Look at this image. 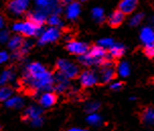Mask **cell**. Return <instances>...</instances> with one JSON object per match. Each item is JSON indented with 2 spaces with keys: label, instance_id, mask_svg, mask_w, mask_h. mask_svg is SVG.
<instances>
[{
  "label": "cell",
  "instance_id": "cell-1",
  "mask_svg": "<svg viewBox=\"0 0 154 131\" xmlns=\"http://www.w3.org/2000/svg\"><path fill=\"white\" fill-rule=\"evenodd\" d=\"M55 81V76L43 64L32 62L26 65L23 83L32 92H50Z\"/></svg>",
  "mask_w": 154,
  "mask_h": 131
},
{
  "label": "cell",
  "instance_id": "cell-2",
  "mask_svg": "<svg viewBox=\"0 0 154 131\" xmlns=\"http://www.w3.org/2000/svg\"><path fill=\"white\" fill-rule=\"evenodd\" d=\"M111 57H106V49L100 47V45L93 46L89 49V51L84 55L78 57V61L83 66H93V65H103L106 60Z\"/></svg>",
  "mask_w": 154,
  "mask_h": 131
},
{
  "label": "cell",
  "instance_id": "cell-3",
  "mask_svg": "<svg viewBox=\"0 0 154 131\" xmlns=\"http://www.w3.org/2000/svg\"><path fill=\"white\" fill-rule=\"evenodd\" d=\"M12 31L24 37H35L41 35V26H38L31 20L17 21L12 24Z\"/></svg>",
  "mask_w": 154,
  "mask_h": 131
},
{
  "label": "cell",
  "instance_id": "cell-4",
  "mask_svg": "<svg viewBox=\"0 0 154 131\" xmlns=\"http://www.w3.org/2000/svg\"><path fill=\"white\" fill-rule=\"evenodd\" d=\"M57 69L58 72L61 73L63 76H65L68 80H73L76 76H78L79 67L75 63L70 62L66 59H59L57 61Z\"/></svg>",
  "mask_w": 154,
  "mask_h": 131
},
{
  "label": "cell",
  "instance_id": "cell-5",
  "mask_svg": "<svg viewBox=\"0 0 154 131\" xmlns=\"http://www.w3.org/2000/svg\"><path fill=\"white\" fill-rule=\"evenodd\" d=\"M40 9H43L48 14H59L61 12V5L58 0H34Z\"/></svg>",
  "mask_w": 154,
  "mask_h": 131
},
{
  "label": "cell",
  "instance_id": "cell-6",
  "mask_svg": "<svg viewBox=\"0 0 154 131\" xmlns=\"http://www.w3.org/2000/svg\"><path fill=\"white\" fill-rule=\"evenodd\" d=\"M29 5V0H10L7 4V11L12 15H21L27 10Z\"/></svg>",
  "mask_w": 154,
  "mask_h": 131
},
{
  "label": "cell",
  "instance_id": "cell-7",
  "mask_svg": "<svg viewBox=\"0 0 154 131\" xmlns=\"http://www.w3.org/2000/svg\"><path fill=\"white\" fill-rule=\"evenodd\" d=\"M61 36L60 30L54 27H49L45 31H43L40 35V39H38V44L40 45H46L49 43H53L57 41Z\"/></svg>",
  "mask_w": 154,
  "mask_h": 131
},
{
  "label": "cell",
  "instance_id": "cell-8",
  "mask_svg": "<svg viewBox=\"0 0 154 131\" xmlns=\"http://www.w3.org/2000/svg\"><path fill=\"white\" fill-rule=\"evenodd\" d=\"M66 49H67V51L69 53L77 56L84 55V54H86L89 51V47L86 43L76 40L68 41L67 45H66Z\"/></svg>",
  "mask_w": 154,
  "mask_h": 131
},
{
  "label": "cell",
  "instance_id": "cell-9",
  "mask_svg": "<svg viewBox=\"0 0 154 131\" xmlns=\"http://www.w3.org/2000/svg\"><path fill=\"white\" fill-rule=\"evenodd\" d=\"M116 76V70L112 66V63L106 60L104 63L101 65V69L100 72V80L103 83H108L114 80Z\"/></svg>",
  "mask_w": 154,
  "mask_h": 131
},
{
  "label": "cell",
  "instance_id": "cell-10",
  "mask_svg": "<svg viewBox=\"0 0 154 131\" xmlns=\"http://www.w3.org/2000/svg\"><path fill=\"white\" fill-rule=\"evenodd\" d=\"M100 80V76L95 74V72L91 70H85L79 75V83L84 87H91L95 86Z\"/></svg>",
  "mask_w": 154,
  "mask_h": 131
},
{
  "label": "cell",
  "instance_id": "cell-11",
  "mask_svg": "<svg viewBox=\"0 0 154 131\" xmlns=\"http://www.w3.org/2000/svg\"><path fill=\"white\" fill-rule=\"evenodd\" d=\"M56 102H57L56 95L51 92H44L43 94L41 95L40 99H38L40 106L44 109L53 107L55 104H56Z\"/></svg>",
  "mask_w": 154,
  "mask_h": 131
},
{
  "label": "cell",
  "instance_id": "cell-12",
  "mask_svg": "<svg viewBox=\"0 0 154 131\" xmlns=\"http://www.w3.org/2000/svg\"><path fill=\"white\" fill-rule=\"evenodd\" d=\"M80 10H81V7L78 2H76V1L70 2V3H68L67 7H66V11H65L66 18L69 20H76L79 16V14H80Z\"/></svg>",
  "mask_w": 154,
  "mask_h": 131
},
{
  "label": "cell",
  "instance_id": "cell-13",
  "mask_svg": "<svg viewBox=\"0 0 154 131\" xmlns=\"http://www.w3.org/2000/svg\"><path fill=\"white\" fill-rule=\"evenodd\" d=\"M47 16H48V13H47L45 10L38 9V10H35V11L29 12L27 17H29V20L32 21V23H35V24H38V26H42V24H44L48 20Z\"/></svg>",
  "mask_w": 154,
  "mask_h": 131
},
{
  "label": "cell",
  "instance_id": "cell-14",
  "mask_svg": "<svg viewBox=\"0 0 154 131\" xmlns=\"http://www.w3.org/2000/svg\"><path fill=\"white\" fill-rule=\"evenodd\" d=\"M43 109L38 106H29L27 107L23 112V119L26 121H32V120L38 118V117H42Z\"/></svg>",
  "mask_w": 154,
  "mask_h": 131
},
{
  "label": "cell",
  "instance_id": "cell-15",
  "mask_svg": "<svg viewBox=\"0 0 154 131\" xmlns=\"http://www.w3.org/2000/svg\"><path fill=\"white\" fill-rule=\"evenodd\" d=\"M140 40L145 46L154 43V29L151 27H144L140 32Z\"/></svg>",
  "mask_w": 154,
  "mask_h": 131
},
{
  "label": "cell",
  "instance_id": "cell-16",
  "mask_svg": "<svg viewBox=\"0 0 154 131\" xmlns=\"http://www.w3.org/2000/svg\"><path fill=\"white\" fill-rule=\"evenodd\" d=\"M55 81H56V86L55 89L57 91V92H64L65 91H67L69 89V80L66 78L65 76H63L61 73L58 72L55 75Z\"/></svg>",
  "mask_w": 154,
  "mask_h": 131
},
{
  "label": "cell",
  "instance_id": "cell-17",
  "mask_svg": "<svg viewBox=\"0 0 154 131\" xmlns=\"http://www.w3.org/2000/svg\"><path fill=\"white\" fill-rule=\"evenodd\" d=\"M137 5H138V0H122L119 4V8L125 14H130L136 9Z\"/></svg>",
  "mask_w": 154,
  "mask_h": 131
},
{
  "label": "cell",
  "instance_id": "cell-18",
  "mask_svg": "<svg viewBox=\"0 0 154 131\" xmlns=\"http://www.w3.org/2000/svg\"><path fill=\"white\" fill-rule=\"evenodd\" d=\"M124 18H125V13H123L121 10H117V11H114L112 13H111V15L109 16L108 21H109V26L119 27L124 21Z\"/></svg>",
  "mask_w": 154,
  "mask_h": 131
},
{
  "label": "cell",
  "instance_id": "cell-19",
  "mask_svg": "<svg viewBox=\"0 0 154 131\" xmlns=\"http://www.w3.org/2000/svg\"><path fill=\"white\" fill-rule=\"evenodd\" d=\"M126 49L125 46L120 43H115L111 48L109 49V56L111 58H120L124 55Z\"/></svg>",
  "mask_w": 154,
  "mask_h": 131
},
{
  "label": "cell",
  "instance_id": "cell-20",
  "mask_svg": "<svg viewBox=\"0 0 154 131\" xmlns=\"http://www.w3.org/2000/svg\"><path fill=\"white\" fill-rule=\"evenodd\" d=\"M23 104L24 102H23V98L18 97V95H14V97L9 98L7 101L4 102L5 107L10 108V109H20V108H23Z\"/></svg>",
  "mask_w": 154,
  "mask_h": 131
},
{
  "label": "cell",
  "instance_id": "cell-21",
  "mask_svg": "<svg viewBox=\"0 0 154 131\" xmlns=\"http://www.w3.org/2000/svg\"><path fill=\"white\" fill-rule=\"evenodd\" d=\"M23 42L24 41L23 40V38L20 36H18V35H16V36H13L12 38H10L9 41L7 42V46L10 50L18 51L19 49L21 48V46H23Z\"/></svg>",
  "mask_w": 154,
  "mask_h": 131
},
{
  "label": "cell",
  "instance_id": "cell-22",
  "mask_svg": "<svg viewBox=\"0 0 154 131\" xmlns=\"http://www.w3.org/2000/svg\"><path fill=\"white\" fill-rule=\"evenodd\" d=\"M142 121L145 124H154V109L152 108H146L144 111L142 112L141 115Z\"/></svg>",
  "mask_w": 154,
  "mask_h": 131
},
{
  "label": "cell",
  "instance_id": "cell-23",
  "mask_svg": "<svg viewBox=\"0 0 154 131\" xmlns=\"http://www.w3.org/2000/svg\"><path fill=\"white\" fill-rule=\"evenodd\" d=\"M117 73L121 77H127L128 75H130V66H129L127 62H121L118 65Z\"/></svg>",
  "mask_w": 154,
  "mask_h": 131
},
{
  "label": "cell",
  "instance_id": "cell-24",
  "mask_svg": "<svg viewBox=\"0 0 154 131\" xmlns=\"http://www.w3.org/2000/svg\"><path fill=\"white\" fill-rule=\"evenodd\" d=\"M86 122L89 125H91V126H100V125H101L103 119H101V117L98 114L91 113L86 117Z\"/></svg>",
  "mask_w": 154,
  "mask_h": 131
},
{
  "label": "cell",
  "instance_id": "cell-25",
  "mask_svg": "<svg viewBox=\"0 0 154 131\" xmlns=\"http://www.w3.org/2000/svg\"><path fill=\"white\" fill-rule=\"evenodd\" d=\"M12 94H13V91L10 86H2L1 89H0V100L2 102H5L7 101L9 98L12 97Z\"/></svg>",
  "mask_w": 154,
  "mask_h": 131
},
{
  "label": "cell",
  "instance_id": "cell-26",
  "mask_svg": "<svg viewBox=\"0 0 154 131\" xmlns=\"http://www.w3.org/2000/svg\"><path fill=\"white\" fill-rule=\"evenodd\" d=\"M13 78H14V73H13L12 70L6 69L2 72L0 83H1V86H5L7 83H10L11 80H13Z\"/></svg>",
  "mask_w": 154,
  "mask_h": 131
},
{
  "label": "cell",
  "instance_id": "cell-27",
  "mask_svg": "<svg viewBox=\"0 0 154 131\" xmlns=\"http://www.w3.org/2000/svg\"><path fill=\"white\" fill-rule=\"evenodd\" d=\"M48 23L50 24V27H54V28H62L63 23L60 18L59 14H51L48 18Z\"/></svg>",
  "mask_w": 154,
  "mask_h": 131
},
{
  "label": "cell",
  "instance_id": "cell-28",
  "mask_svg": "<svg viewBox=\"0 0 154 131\" xmlns=\"http://www.w3.org/2000/svg\"><path fill=\"white\" fill-rule=\"evenodd\" d=\"M91 15L92 18L97 23H101L104 20V12L103 9L100 7H94L91 11Z\"/></svg>",
  "mask_w": 154,
  "mask_h": 131
},
{
  "label": "cell",
  "instance_id": "cell-29",
  "mask_svg": "<svg viewBox=\"0 0 154 131\" xmlns=\"http://www.w3.org/2000/svg\"><path fill=\"white\" fill-rule=\"evenodd\" d=\"M115 44L114 40L111 39V38H103V39H100L98 41V44L97 45H100V47H103V49H109L112 47V45Z\"/></svg>",
  "mask_w": 154,
  "mask_h": 131
},
{
  "label": "cell",
  "instance_id": "cell-30",
  "mask_svg": "<svg viewBox=\"0 0 154 131\" xmlns=\"http://www.w3.org/2000/svg\"><path fill=\"white\" fill-rule=\"evenodd\" d=\"M143 20V14L142 13H135V14L132 15V17L130 18V26L132 27H137L138 24L141 23V21Z\"/></svg>",
  "mask_w": 154,
  "mask_h": 131
},
{
  "label": "cell",
  "instance_id": "cell-31",
  "mask_svg": "<svg viewBox=\"0 0 154 131\" xmlns=\"http://www.w3.org/2000/svg\"><path fill=\"white\" fill-rule=\"evenodd\" d=\"M100 109V104L96 102H90L85 106V111L87 114H91V113H96V111Z\"/></svg>",
  "mask_w": 154,
  "mask_h": 131
},
{
  "label": "cell",
  "instance_id": "cell-32",
  "mask_svg": "<svg viewBox=\"0 0 154 131\" xmlns=\"http://www.w3.org/2000/svg\"><path fill=\"white\" fill-rule=\"evenodd\" d=\"M144 53H145V55L148 56L149 58H153L154 57V43L145 46Z\"/></svg>",
  "mask_w": 154,
  "mask_h": 131
},
{
  "label": "cell",
  "instance_id": "cell-33",
  "mask_svg": "<svg viewBox=\"0 0 154 131\" xmlns=\"http://www.w3.org/2000/svg\"><path fill=\"white\" fill-rule=\"evenodd\" d=\"M32 44L31 42H29V41H24L23 46H21V48L19 49L18 51L20 52L21 55H23V54H26L27 52L29 51V49L32 48Z\"/></svg>",
  "mask_w": 154,
  "mask_h": 131
},
{
  "label": "cell",
  "instance_id": "cell-34",
  "mask_svg": "<svg viewBox=\"0 0 154 131\" xmlns=\"http://www.w3.org/2000/svg\"><path fill=\"white\" fill-rule=\"evenodd\" d=\"M0 41H1V43H6L7 41H9V34H8L7 31L2 30L0 32Z\"/></svg>",
  "mask_w": 154,
  "mask_h": 131
},
{
  "label": "cell",
  "instance_id": "cell-35",
  "mask_svg": "<svg viewBox=\"0 0 154 131\" xmlns=\"http://www.w3.org/2000/svg\"><path fill=\"white\" fill-rule=\"evenodd\" d=\"M123 87V83H120V81H114L112 84H111V89L112 91H119Z\"/></svg>",
  "mask_w": 154,
  "mask_h": 131
},
{
  "label": "cell",
  "instance_id": "cell-36",
  "mask_svg": "<svg viewBox=\"0 0 154 131\" xmlns=\"http://www.w3.org/2000/svg\"><path fill=\"white\" fill-rule=\"evenodd\" d=\"M8 58H9V55H8V53L6 51H2L1 53H0V62H1V63H5L8 60Z\"/></svg>",
  "mask_w": 154,
  "mask_h": 131
},
{
  "label": "cell",
  "instance_id": "cell-37",
  "mask_svg": "<svg viewBox=\"0 0 154 131\" xmlns=\"http://www.w3.org/2000/svg\"><path fill=\"white\" fill-rule=\"evenodd\" d=\"M42 124H43V118H42V117H38V118L32 120V126H35V127H38V126H41Z\"/></svg>",
  "mask_w": 154,
  "mask_h": 131
},
{
  "label": "cell",
  "instance_id": "cell-38",
  "mask_svg": "<svg viewBox=\"0 0 154 131\" xmlns=\"http://www.w3.org/2000/svg\"><path fill=\"white\" fill-rule=\"evenodd\" d=\"M0 28H1V29L4 28V18H3V16H1V17H0Z\"/></svg>",
  "mask_w": 154,
  "mask_h": 131
},
{
  "label": "cell",
  "instance_id": "cell-39",
  "mask_svg": "<svg viewBox=\"0 0 154 131\" xmlns=\"http://www.w3.org/2000/svg\"><path fill=\"white\" fill-rule=\"evenodd\" d=\"M69 131H87L86 129H81V128H71V129H69Z\"/></svg>",
  "mask_w": 154,
  "mask_h": 131
},
{
  "label": "cell",
  "instance_id": "cell-40",
  "mask_svg": "<svg viewBox=\"0 0 154 131\" xmlns=\"http://www.w3.org/2000/svg\"><path fill=\"white\" fill-rule=\"evenodd\" d=\"M61 2H63V3H70V2H72L73 0H60Z\"/></svg>",
  "mask_w": 154,
  "mask_h": 131
},
{
  "label": "cell",
  "instance_id": "cell-41",
  "mask_svg": "<svg viewBox=\"0 0 154 131\" xmlns=\"http://www.w3.org/2000/svg\"><path fill=\"white\" fill-rule=\"evenodd\" d=\"M151 24H152L154 28V16H152V18H151Z\"/></svg>",
  "mask_w": 154,
  "mask_h": 131
},
{
  "label": "cell",
  "instance_id": "cell-42",
  "mask_svg": "<svg viewBox=\"0 0 154 131\" xmlns=\"http://www.w3.org/2000/svg\"><path fill=\"white\" fill-rule=\"evenodd\" d=\"M79 1H86V0H79Z\"/></svg>",
  "mask_w": 154,
  "mask_h": 131
}]
</instances>
